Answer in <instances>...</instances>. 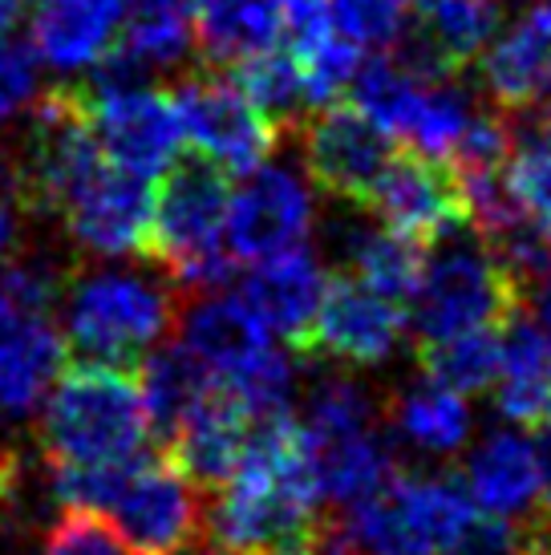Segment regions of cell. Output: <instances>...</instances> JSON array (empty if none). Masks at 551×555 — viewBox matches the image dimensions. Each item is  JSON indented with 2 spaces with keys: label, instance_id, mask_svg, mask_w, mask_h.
Segmentation results:
<instances>
[{
  "label": "cell",
  "instance_id": "1",
  "mask_svg": "<svg viewBox=\"0 0 551 555\" xmlns=\"http://www.w3.org/2000/svg\"><path fill=\"white\" fill-rule=\"evenodd\" d=\"M203 507V527L228 555H308L321 531L296 414L252 422V438L228 482Z\"/></svg>",
  "mask_w": 551,
  "mask_h": 555
},
{
  "label": "cell",
  "instance_id": "2",
  "mask_svg": "<svg viewBox=\"0 0 551 555\" xmlns=\"http://www.w3.org/2000/svg\"><path fill=\"white\" fill-rule=\"evenodd\" d=\"M37 414L49 466H123L146 454V401L118 365L81 361L62 370Z\"/></svg>",
  "mask_w": 551,
  "mask_h": 555
},
{
  "label": "cell",
  "instance_id": "3",
  "mask_svg": "<svg viewBox=\"0 0 551 555\" xmlns=\"http://www.w3.org/2000/svg\"><path fill=\"white\" fill-rule=\"evenodd\" d=\"M175 293L167 280L138 268H90L62 280L57 324L65 349L93 365H138L175 328Z\"/></svg>",
  "mask_w": 551,
  "mask_h": 555
},
{
  "label": "cell",
  "instance_id": "4",
  "mask_svg": "<svg viewBox=\"0 0 551 555\" xmlns=\"http://www.w3.org/2000/svg\"><path fill=\"white\" fill-rule=\"evenodd\" d=\"M179 317V345L244 405L252 422L296 414V365L240 296L200 293Z\"/></svg>",
  "mask_w": 551,
  "mask_h": 555
},
{
  "label": "cell",
  "instance_id": "5",
  "mask_svg": "<svg viewBox=\"0 0 551 555\" xmlns=\"http://www.w3.org/2000/svg\"><path fill=\"white\" fill-rule=\"evenodd\" d=\"M523 300L527 296L520 280L499 263V256L478 240L471 223H462L443 240L426 244L422 276L410 296L413 312L406 324L413 340L426 345L471 328H499Z\"/></svg>",
  "mask_w": 551,
  "mask_h": 555
},
{
  "label": "cell",
  "instance_id": "6",
  "mask_svg": "<svg viewBox=\"0 0 551 555\" xmlns=\"http://www.w3.org/2000/svg\"><path fill=\"white\" fill-rule=\"evenodd\" d=\"M475 519L462 478L446 470H398L366 503L341 511L357 555H450Z\"/></svg>",
  "mask_w": 551,
  "mask_h": 555
},
{
  "label": "cell",
  "instance_id": "7",
  "mask_svg": "<svg viewBox=\"0 0 551 555\" xmlns=\"http://www.w3.org/2000/svg\"><path fill=\"white\" fill-rule=\"evenodd\" d=\"M228 195V175L203 158L183 163V167L175 163L154 195L146 256L163 263L170 280L191 293L219 288L235 268L223 244Z\"/></svg>",
  "mask_w": 551,
  "mask_h": 555
},
{
  "label": "cell",
  "instance_id": "8",
  "mask_svg": "<svg viewBox=\"0 0 551 555\" xmlns=\"http://www.w3.org/2000/svg\"><path fill=\"white\" fill-rule=\"evenodd\" d=\"M90 74V86L77 93L102 155L130 175L163 179L183 151V126L170 93L154 90L151 78L114 49Z\"/></svg>",
  "mask_w": 551,
  "mask_h": 555
},
{
  "label": "cell",
  "instance_id": "9",
  "mask_svg": "<svg viewBox=\"0 0 551 555\" xmlns=\"http://www.w3.org/2000/svg\"><path fill=\"white\" fill-rule=\"evenodd\" d=\"M317 223L312 186L296 167L264 158L240 175L228 195L223 244L235 263H260L280 251L305 247Z\"/></svg>",
  "mask_w": 551,
  "mask_h": 555
},
{
  "label": "cell",
  "instance_id": "10",
  "mask_svg": "<svg viewBox=\"0 0 551 555\" xmlns=\"http://www.w3.org/2000/svg\"><path fill=\"white\" fill-rule=\"evenodd\" d=\"M138 555H167L203 531L200 487L170 459H134L98 511Z\"/></svg>",
  "mask_w": 551,
  "mask_h": 555
},
{
  "label": "cell",
  "instance_id": "11",
  "mask_svg": "<svg viewBox=\"0 0 551 555\" xmlns=\"http://www.w3.org/2000/svg\"><path fill=\"white\" fill-rule=\"evenodd\" d=\"M170 102L183 126V142H191L195 155L223 175H244L272 155L276 126L247 102L235 78H223L212 69L191 74L179 81Z\"/></svg>",
  "mask_w": 551,
  "mask_h": 555
},
{
  "label": "cell",
  "instance_id": "12",
  "mask_svg": "<svg viewBox=\"0 0 551 555\" xmlns=\"http://www.w3.org/2000/svg\"><path fill=\"white\" fill-rule=\"evenodd\" d=\"M361 207L373 211L377 223L410 235L422 247L443 240L446 232H454L462 223H471L462 175L446 158L422 155L413 146L389 155Z\"/></svg>",
  "mask_w": 551,
  "mask_h": 555
},
{
  "label": "cell",
  "instance_id": "13",
  "mask_svg": "<svg viewBox=\"0 0 551 555\" xmlns=\"http://www.w3.org/2000/svg\"><path fill=\"white\" fill-rule=\"evenodd\" d=\"M410 333L406 309L389 296L373 293L349 272L324 280V296L305 357H329L349 370H377L401 349Z\"/></svg>",
  "mask_w": 551,
  "mask_h": 555
},
{
  "label": "cell",
  "instance_id": "14",
  "mask_svg": "<svg viewBox=\"0 0 551 555\" xmlns=\"http://www.w3.org/2000/svg\"><path fill=\"white\" fill-rule=\"evenodd\" d=\"M308 179L324 195L361 207L373 179L394 155V142L377 122H369L357 106H321L300 122Z\"/></svg>",
  "mask_w": 551,
  "mask_h": 555
},
{
  "label": "cell",
  "instance_id": "15",
  "mask_svg": "<svg viewBox=\"0 0 551 555\" xmlns=\"http://www.w3.org/2000/svg\"><path fill=\"white\" fill-rule=\"evenodd\" d=\"M65 361L53 309L0 288V417L25 422L41 410Z\"/></svg>",
  "mask_w": 551,
  "mask_h": 555
},
{
  "label": "cell",
  "instance_id": "16",
  "mask_svg": "<svg viewBox=\"0 0 551 555\" xmlns=\"http://www.w3.org/2000/svg\"><path fill=\"white\" fill-rule=\"evenodd\" d=\"M503 25V0H406L398 57L418 78H450L490 46Z\"/></svg>",
  "mask_w": 551,
  "mask_h": 555
},
{
  "label": "cell",
  "instance_id": "17",
  "mask_svg": "<svg viewBox=\"0 0 551 555\" xmlns=\"http://www.w3.org/2000/svg\"><path fill=\"white\" fill-rule=\"evenodd\" d=\"M475 65L490 106L507 118L551 109V0H536L531 13L495 33Z\"/></svg>",
  "mask_w": 551,
  "mask_h": 555
},
{
  "label": "cell",
  "instance_id": "18",
  "mask_svg": "<svg viewBox=\"0 0 551 555\" xmlns=\"http://www.w3.org/2000/svg\"><path fill=\"white\" fill-rule=\"evenodd\" d=\"M324 268L312 247H292L280 251L272 260L252 263V272L240 280V300H244L252 317L272 333L280 345H289L296 357L308 353V337H312V321L321 309L324 296Z\"/></svg>",
  "mask_w": 551,
  "mask_h": 555
},
{
  "label": "cell",
  "instance_id": "19",
  "mask_svg": "<svg viewBox=\"0 0 551 555\" xmlns=\"http://www.w3.org/2000/svg\"><path fill=\"white\" fill-rule=\"evenodd\" d=\"M462 487L471 494L483 515L490 519H539L548 499H543V482H539L536 447L523 430H490L483 442L466 450L462 459Z\"/></svg>",
  "mask_w": 551,
  "mask_h": 555
},
{
  "label": "cell",
  "instance_id": "20",
  "mask_svg": "<svg viewBox=\"0 0 551 555\" xmlns=\"http://www.w3.org/2000/svg\"><path fill=\"white\" fill-rule=\"evenodd\" d=\"M130 0H33L29 49L53 74H86L106 57Z\"/></svg>",
  "mask_w": 551,
  "mask_h": 555
},
{
  "label": "cell",
  "instance_id": "21",
  "mask_svg": "<svg viewBox=\"0 0 551 555\" xmlns=\"http://www.w3.org/2000/svg\"><path fill=\"white\" fill-rule=\"evenodd\" d=\"M300 442H305L308 478H312V491L321 499V507L324 503L337 511L357 507L401 470L394 438L382 426L341 434V438H321V442H308L300 434Z\"/></svg>",
  "mask_w": 551,
  "mask_h": 555
},
{
  "label": "cell",
  "instance_id": "22",
  "mask_svg": "<svg viewBox=\"0 0 551 555\" xmlns=\"http://www.w3.org/2000/svg\"><path fill=\"white\" fill-rule=\"evenodd\" d=\"M252 438V417L228 389L215 386L170 434V463L195 487H219L240 466Z\"/></svg>",
  "mask_w": 551,
  "mask_h": 555
},
{
  "label": "cell",
  "instance_id": "23",
  "mask_svg": "<svg viewBox=\"0 0 551 555\" xmlns=\"http://www.w3.org/2000/svg\"><path fill=\"white\" fill-rule=\"evenodd\" d=\"M382 417L394 442H401L413 454H426V459L462 454L471 442V430H475V414H471L466 398L430 382L426 373L398 386V393H389L382 401Z\"/></svg>",
  "mask_w": 551,
  "mask_h": 555
},
{
  "label": "cell",
  "instance_id": "24",
  "mask_svg": "<svg viewBox=\"0 0 551 555\" xmlns=\"http://www.w3.org/2000/svg\"><path fill=\"white\" fill-rule=\"evenodd\" d=\"M329 247L349 276L398 305H410L422 276V260H426V247L418 240L361 216H337L329 223Z\"/></svg>",
  "mask_w": 551,
  "mask_h": 555
},
{
  "label": "cell",
  "instance_id": "25",
  "mask_svg": "<svg viewBox=\"0 0 551 555\" xmlns=\"http://www.w3.org/2000/svg\"><path fill=\"white\" fill-rule=\"evenodd\" d=\"M499 328V377L490 386L495 405L507 422L531 430L551 417V340L523 305Z\"/></svg>",
  "mask_w": 551,
  "mask_h": 555
},
{
  "label": "cell",
  "instance_id": "26",
  "mask_svg": "<svg viewBox=\"0 0 551 555\" xmlns=\"http://www.w3.org/2000/svg\"><path fill=\"white\" fill-rule=\"evenodd\" d=\"M195 46L212 65H240L284 37L280 0H191Z\"/></svg>",
  "mask_w": 551,
  "mask_h": 555
},
{
  "label": "cell",
  "instance_id": "27",
  "mask_svg": "<svg viewBox=\"0 0 551 555\" xmlns=\"http://www.w3.org/2000/svg\"><path fill=\"white\" fill-rule=\"evenodd\" d=\"M195 49V13L191 0H130L114 53L142 69L146 78L179 69Z\"/></svg>",
  "mask_w": 551,
  "mask_h": 555
},
{
  "label": "cell",
  "instance_id": "28",
  "mask_svg": "<svg viewBox=\"0 0 551 555\" xmlns=\"http://www.w3.org/2000/svg\"><path fill=\"white\" fill-rule=\"evenodd\" d=\"M138 389H142V401H146L151 434L170 438L175 426L215 389V377L175 340V345L151 349V353L142 357Z\"/></svg>",
  "mask_w": 551,
  "mask_h": 555
},
{
  "label": "cell",
  "instance_id": "29",
  "mask_svg": "<svg viewBox=\"0 0 551 555\" xmlns=\"http://www.w3.org/2000/svg\"><path fill=\"white\" fill-rule=\"evenodd\" d=\"M503 175L507 186L515 191V199L551 235V109L511 118V146H507Z\"/></svg>",
  "mask_w": 551,
  "mask_h": 555
},
{
  "label": "cell",
  "instance_id": "30",
  "mask_svg": "<svg viewBox=\"0 0 551 555\" xmlns=\"http://www.w3.org/2000/svg\"><path fill=\"white\" fill-rule=\"evenodd\" d=\"M418 365L430 382L462 398H478L499 377V328H471L446 340H426L418 345Z\"/></svg>",
  "mask_w": 551,
  "mask_h": 555
},
{
  "label": "cell",
  "instance_id": "31",
  "mask_svg": "<svg viewBox=\"0 0 551 555\" xmlns=\"http://www.w3.org/2000/svg\"><path fill=\"white\" fill-rule=\"evenodd\" d=\"M426 81L430 78H418V74L406 69L394 53H382V57H373V62H361L349 93L369 122L382 126L389 139H406Z\"/></svg>",
  "mask_w": 551,
  "mask_h": 555
},
{
  "label": "cell",
  "instance_id": "32",
  "mask_svg": "<svg viewBox=\"0 0 551 555\" xmlns=\"http://www.w3.org/2000/svg\"><path fill=\"white\" fill-rule=\"evenodd\" d=\"M296 426L308 442L369 430V426H382V401L349 373H329V377H317L305 393V410L296 417Z\"/></svg>",
  "mask_w": 551,
  "mask_h": 555
},
{
  "label": "cell",
  "instance_id": "33",
  "mask_svg": "<svg viewBox=\"0 0 551 555\" xmlns=\"http://www.w3.org/2000/svg\"><path fill=\"white\" fill-rule=\"evenodd\" d=\"M231 74H235V86L247 93V102L260 109L276 130L292 126L308 109L300 65L284 49L272 46L264 53H252L240 65H231Z\"/></svg>",
  "mask_w": 551,
  "mask_h": 555
},
{
  "label": "cell",
  "instance_id": "34",
  "mask_svg": "<svg viewBox=\"0 0 551 555\" xmlns=\"http://www.w3.org/2000/svg\"><path fill=\"white\" fill-rule=\"evenodd\" d=\"M300 65V78H305V98L308 109L333 106L341 93L349 90L357 69H361V49L349 46L341 33L324 37L321 46L305 49V53H292Z\"/></svg>",
  "mask_w": 551,
  "mask_h": 555
},
{
  "label": "cell",
  "instance_id": "35",
  "mask_svg": "<svg viewBox=\"0 0 551 555\" xmlns=\"http://www.w3.org/2000/svg\"><path fill=\"white\" fill-rule=\"evenodd\" d=\"M333 29L357 49H394L406 29V0H324Z\"/></svg>",
  "mask_w": 551,
  "mask_h": 555
},
{
  "label": "cell",
  "instance_id": "36",
  "mask_svg": "<svg viewBox=\"0 0 551 555\" xmlns=\"http://www.w3.org/2000/svg\"><path fill=\"white\" fill-rule=\"evenodd\" d=\"M41 555H138L114 527L93 511H65L46 531Z\"/></svg>",
  "mask_w": 551,
  "mask_h": 555
},
{
  "label": "cell",
  "instance_id": "37",
  "mask_svg": "<svg viewBox=\"0 0 551 555\" xmlns=\"http://www.w3.org/2000/svg\"><path fill=\"white\" fill-rule=\"evenodd\" d=\"M37 93H41V62L33 57L29 46L4 33L0 37V126L29 114Z\"/></svg>",
  "mask_w": 551,
  "mask_h": 555
},
{
  "label": "cell",
  "instance_id": "38",
  "mask_svg": "<svg viewBox=\"0 0 551 555\" xmlns=\"http://www.w3.org/2000/svg\"><path fill=\"white\" fill-rule=\"evenodd\" d=\"M21 247V211H16L13 163L0 158V268L13 260Z\"/></svg>",
  "mask_w": 551,
  "mask_h": 555
},
{
  "label": "cell",
  "instance_id": "39",
  "mask_svg": "<svg viewBox=\"0 0 551 555\" xmlns=\"http://www.w3.org/2000/svg\"><path fill=\"white\" fill-rule=\"evenodd\" d=\"M527 296H531V305H536V324L543 328V337L551 340V256L543 260L536 280L527 284Z\"/></svg>",
  "mask_w": 551,
  "mask_h": 555
},
{
  "label": "cell",
  "instance_id": "40",
  "mask_svg": "<svg viewBox=\"0 0 551 555\" xmlns=\"http://www.w3.org/2000/svg\"><path fill=\"white\" fill-rule=\"evenodd\" d=\"M531 447H536V463H539V482H543V499L551 503V417L531 426Z\"/></svg>",
  "mask_w": 551,
  "mask_h": 555
},
{
  "label": "cell",
  "instance_id": "41",
  "mask_svg": "<svg viewBox=\"0 0 551 555\" xmlns=\"http://www.w3.org/2000/svg\"><path fill=\"white\" fill-rule=\"evenodd\" d=\"M13 491H16V459L0 450V515H4V507H9Z\"/></svg>",
  "mask_w": 551,
  "mask_h": 555
},
{
  "label": "cell",
  "instance_id": "42",
  "mask_svg": "<svg viewBox=\"0 0 551 555\" xmlns=\"http://www.w3.org/2000/svg\"><path fill=\"white\" fill-rule=\"evenodd\" d=\"M21 9H25V0H0V37H4V33H13Z\"/></svg>",
  "mask_w": 551,
  "mask_h": 555
},
{
  "label": "cell",
  "instance_id": "43",
  "mask_svg": "<svg viewBox=\"0 0 551 555\" xmlns=\"http://www.w3.org/2000/svg\"><path fill=\"white\" fill-rule=\"evenodd\" d=\"M167 555H228V552H219V547H200V543H183V547H175V552H167Z\"/></svg>",
  "mask_w": 551,
  "mask_h": 555
},
{
  "label": "cell",
  "instance_id": "44",
  "mask_svg": "<svg viewBox=\"0 0 551 555\" xmlns=\"http://www.w3.org/2000/svg\"><path fill=\"white\" fill-rule=\"evenodd\" d=\"M543 527H548V535H551V503L543 507Z\"/></svg>",
  "mask_w": 551,
  "mask_h": 555
},
{
  "label": "cell",
  "instance_id": "45",
  "mask_svg": "<svg viewBox=\"0 0 551 555\" xmlns=\"http://www.w3.org/2000/svg\"><path fill=\"white\" fill-rule=\"evenodd\" d=\"M503 4H520L523 9V4H536V0H503Z\"/></svg>",
  "mask_w": 551,
  "mask_h": 555
}]
</instances>
